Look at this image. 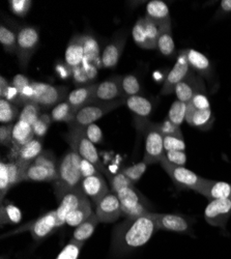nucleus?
<instances>
[{
  "label": "nucleus",
  "instance_id": "nucleus-1",
  "mask_svg": "<svg viewBox=\"0 0 231 259\" xmlns=\"http://www.w3.org/2000/svg\"><path fill=\"white\" fill-rule=\"evenodd\" d=\"M158 230V223L150 213L136 218H124V221L113 230L112 253L115 256L130 254L148 244Z\"/></svg>",
  "mask_w": 231,
  "mask_h": 259
},
{
  "label": "nucleus",
  "instance_id": "nucleus-2",
  "mask_svg": "<svg viewBox=\"0 0 231 259\" xmlns=\"http://www.w3.org/2000/svg\"><path fill=\"white\" fill-rule=\"evenodd\" d=\"M81 156L70 148L59 161V175L54 182V193L57 200L64 198L67 194L81 186L83 177L80 171Z\"/></svg>",
  "mask_w": 231,
  "mask_h": 259
},
{
  "label": "nucleus",
  "instance_id": "nucleus-3",
  "mask_svg": "<svg viewBox=\"0 0 231 259\" xmlns=\"http://www.w3.org/2000/svg\"><path fill=\"white\" fill-rule=\"evenodd\" d=\"M69 131L65 135L66 141L70 144V148L78 153L81 158L93 163L101 174H106V168L102 163L98 149L95 144L87 138L85 127H82L73 123L68 124Z\"/></svg>",
  "mask_w": 231,
  "mask_h": 259
},
{
  "label": "nucleus",
  "instance_id": "nucleus-4",
  "mask_svg": "<svg viewBox=\"0 0 231 259\" xmlns=\"http://www.w3.org/2000/svg\"><path fill=\"white\" fill-rule=\"evenodd\" d=\"M59 175V161L52 152L44 150L26 169L24 182H55Z\"/></svg>",
  "mask_w": 231,
  "mask_h": 259
},
{
  "label": "nucleus",
  "instance_id": "nucleus-5",
  "mask_svg": "<svg viewBox=\"0 0 231 259\" xmlns=\"http://www.w3.org/2000/svg\"><path fill=\"white\" fill-rule=\"evenodd\" d=\"M139 126L142 127L145 138L143 161L149 165L160 163L166 153L164 148V135L157 123L151 122L148 119L139 118Z\"/></svg>",
  "mask_w": 231,
  "mask_h": 259
},
{
  "label": "nucleus",
  "instance_id": "nucleus-6",
  "mask_svg": "<svg viewBox=\"0 0 231 259\" xmlns=\"http://www.w3.org/2000/svg\"><path fill=\"white\" fill-rule=\"evenodd\" d=\"M186 121L193 127L209 130L214 123V115L206 92L198 93L188 104Z\"/></svg>",
  "mask_w": 231,
  "mask_h": 259
},
{
  "label": "nucleus",
  "instance_id": "nucleus-7",
  "mask_svg": "<svg viewBox=\"0 0 231 259\" xmlns=\"http://www.w3.org/2000/svg\"><path fill=\"white\" fill-rule=\"evenodd\" d=\"M32 99L31 101L41 107L43 110H47L51 107L67 100L70 92L69 88L65 85H52L44 82H31Z\"/></svg>",
  "mask_w": 231,
  "mask_h": 259
},
{
  "label": "nucleus",
  "instance_id": "nucleus-8",
  "mask_svg": "<svg viewBox=\"0 0 231 259\" xmlns=\"http://www.w3.org/2000/svg\"><path fill=\"white\" fill-rule=\"evenodd\" d=\"M59 227L57 215H56V209L50 210L43 215H40L37 219L30 221L23 226H21L15 230H12L10 232H7L3 235V237H7L10 235H15L20 232L29 231L31 233V236L35 242H40L45 240L46 237L50 236L54 231H56Z\"/></svg>",
  "mask_w": 231,
  "mask_h": 259
},
{
  "label": "nucleus",
  "instance_id": "nucleus-9",
  "mask_svg": "<svg viewBox=\"0 0 231 259\" xmlns=\"http://www.w3.org/2000/svg\"><path fill=\"white\" fill-rule=\"evenodd\" d=\"M116 195L121 205L123 218H136L152 212L150 202L144 198L136 187L124 188L118 191Z\"/></svg>",
  "mask_w": 231,
  "mask_h": 259
},
{
  "label": "nucleus",
  "instance_id": "nucleus-10",
  "mask_svg": "<svg viewBox=\"0 0 231 259\" xmlns=\"http://www.w3.org/2000/svg\"><path fill=\"white\" fill-rule=\"evenodd\" d=\"M125 104V99H120L112 102L94 101L90 104L82 107L77 112L73 124L86 127L87 125L95 123V121L102 118L104 115L115 110L116 108Z\"/></svg>",
  "mask_w": 231,
  "mask_h": 259
},
{
  "label": "nucleus",
  "instance_id": "nucleus-11",
  "mask_svg": "<svg viewBox=\"0 0 231 259\" xmlns=\"http://www.w3.org/2000/svg\"><path fill=\"white\" fill-rule=\"evenodd\" d=\"M39 45V33L33 26H21L18 28L17 56L20 67L26 69Z\"/></svg>",
  "mask_w": 231,
  "mask_h": 259
},
{
  "label": "nucleus",
  "instance_id": "nucleus-12",
  "mask_svg": "<svg viewBox=\"0 0 231 259\" xmlns=\"http://www.w3.org/2000/svg\"><path fill=\"white\" fill-rule=\"evenodd\" d=\"M160 27L149 18L140 17L132 29V36L136 45L142 49H156Z\"/></svg>",
  "mask_w": 231,
  "mask_h": 259
},
{
  "label": "nucleus",
  "instance_id": "nucleus-13",
  "mask_svg": "<svg viewBox=\"0 0 231 259\" xmlns=\"http://www.w3.org/2000/svg\"><path fill=\"white\" fill-rule=\"evenodd\" d=\"M160 164L174 185L179 189H190L195 191L202 180L201 177L194 174L190 169L171 164L169 161H167L165 156Z\"/></svg>",
  "mask_w": 231,
  "mask_h": 259
},
{
  "label": "nucleus",
  "instance_id": "nucleus-14",
  "mask_svg": "<svg viewBox=\"0 0 231 259\" xmlns=\"http://www.w3.org/2000/svg\"><path fill=\"white\" fill-rule=\"evenodd\" d=\"M191 71L192 70L188 60V50L184 49L179 51L174 67L165 79L161 95L168 96L173 94L177 84L180 83L189 74H190Z\"/></svg>",
  "mask_w": 231,
  "mask_h": 259
},
{
  "label": "nucleus",
  "instance_id": "nucleus-15",
  "mask_svg": "<svg viewBox=\"0 0 231 259\" xmlns=\"http://www.w3.org/2000/svg\"><path fill=\"white\" fill-rule=\"evenodd\" d=\"M231 217V200L230 198L209 201L204 209L205 221L214 227L225 228Z\"/></svg>",
  "mask_w": 231,
  "mask_h": 259
},
{
  "label": "nucleus",
  "instance_id": "nucleus-16",
  "mask_svg": "<svg viewBox=\"0 0 231 259\" xmlns=\"http://www.w3.org/2000/svg\"><path fill=\"white\" fill-rule=\"evenodd\" d=\"M96 213L102 223L117 221L122 215V210L116 194L111 191L99 200L96 204Z\"/></svg>",
  "mask_w": 231,
  "mask_h": 259
},
{
  "label": "nucleus",
  "instance_id": "nucleus-17",
  "mask_svg": "<svg viewBox=\"0 0 231 259\" xmlns=\"http://www.w3.org/2000/svg\"><path fill=\"white\" fill-rule=\"evenodd\" d=\"M201 92H206L203 80L196 76L193 71L189 74L175 88L174 94L178 101L189 104L192 99Z\"/></svg>",
  "mask_w": 231,
  "mask_h": 259
},
{
  "label": "nucleus",
  "instance_id": "nucleus-18",
  "mask_svg": "<svg viewBox=\"0 0 231 259\" xmlns=\"http://www.w3.org/2000/svg\"><path fill=\"white\" fill-rule=\"evenodd\" d=\"M150 214L157 221L159 229L178 233L192 232L190 223L182 215L175 213H158L154 211L150 212Z\"/></svg>",
  "mask_w": 231,
  "mask_h": 259
},
{
  "label": "nucleus",
  "instance_id": "nucleus-19",
  "mask_svg": "<svg viewBox=\"0 0 231 259\" xmlns=\"http://www.w3.org/2000/svg\"><path fill=\"white\" fill-rule=\"evenodd\" d=\"M195 192L201 194L202 196L207 198L209 201L226 199L230 198L231 196V184L202 178Z\"/></svg>",
  "mask_w": 231,
  "mask_h": 259
},
{
  "label": "nucleus",
  "instance_id": "nucleus-20",
  "mask_svg": "<svg viewBox=\"0 0 231 259\" xmlns=\"http://www.w3.org/2000/svg\"><path fill=\"white\" fill-rule=\"evenodd\" d=\"M120 99H127L122 92L121 77L113 76L98 84L95 100L101 102H112Z\"/></svg>",
  "mask_w": 231,
  "mask_h": 259
},
{
  "label": "nucleus",
  "instance_id": "nucleus-21",
  "mask_svg": "<svg viewBox=\"0 0 231 259\" xmlns=\"http://www.w3.org/2000/svg\"><path fill=\"white\" fill-rule=\"evenodd\" d=\"M87 198L85 193L83 192L81 186L69 192L67 195L59 202V206L56 208V215L59 227L66 225L67 215L74 210L84 199Z\"/></svg>",
  "mask_w": 231,
  "mask_h": 259
},
{
  "label": "nucleus",
  "instance_id": "nucleus-22",
  "mask_svg": "<svg viewBox=\"0 0 231 259\" xmlns=\"http://www.w3.org/2000/svg\"><path fill=\"white\" fill-rule=\"evenodd\" d=\"M125 42H127V33L122 32L119 36L113 38L102 53V66L105 69H114L121 57Z\"/></svg>",
  "mask_w": 231,
  "mask_h": 259
},
{
  "label": "nucleus",
  "instance_id": "nucleus-23",
  "mask_svg": "<svg viewBox=\"0 0 231 259\" xmlns=\"http://www.w3.org/2000/svg\"><path fill=\"white\" fill-rule=\"evenodd\" d=\"M81 188L83 192L85 193V195L89 197L96 204L106 194L111 192L106 183V180H105V178L101 174L83 179L81 183Z\"/></svg>",
  "mask_w": 231,
  "mask_h": 259
},
{
  "label": "nucleus",
  "instance_id": "nucleus-24",
  "mask_svg": "<svg viewBox=\"0 0 231 259\" xmlns=\"http://www.w3.org/2000/svg\"><path fill=\"white\" fill-rule=\"evenodd\" d=\"M34 138L35 136L32 125L22 120H17L13 128V141L10 157L15 155L21 147H23Z\"/></svg>",
  "mask_w": 231,
  "mask_h": 259
},
{
  "label": "nucleus",
  "instance_id": "nucleus-25",
  "mask_svg": "<svg viewBox=\"0 0 231 259\" xmlns=\"http://www.w3.org/2000/svg\"><path fill=\"white\" fill-rule=\"evenodd\" d=\"M145 17L152 20L160 28L171 26V17L167 5L162 0H152L146 6Z\"/></svg>",
  "mask_w": 231,
  "mask_h": 259
},
{
  "label": "nucleus",
  "instance_id": "nucleus-26",
  "mask_svg": "<svg viewBox=\"0 0 231 259\" xmlns=\"http://www.w3.org/2000/svg\"><path fill=\"white\" fill-rule=\"evenodd\" d=\"M65 61L70 70H74L84 61V35H74L69 41L65 53Z\"/></svg>",
  "mask_w": 231,
  "mask_h": 259
},
{
  "label": "nucleus",
  "instance_id": "nucleus-27",
  "mask_svg": "<svg viewBox=\"0 0 231 259\" xmlns=\"http://www.w3.org/2000/svg\"><path fill=\"white\" fill-rule=\"evenodd\" d=\"M98 84L90 83L87 85L79 86V88L70 92L67 101L73 106L77 111H79L82 107L90 104L95 100V94Z\"/></svg>",
  "mask_w": 231,
  "mask_h": 259
},
{
  "label": "nucleus",
  "instance_id": "nucleus-28",
  "mask_svg": "<svg viewBox=\"0 0 231 259\" xmlns=\"http://www.w3.org/2000/svg\"><path fill=\"white\" fill-rule=\"evenodd\" d=\"M43 152V141L41 139L34 138L23 147H21L15 155L10 157V159L29 165Z\"/></svg>",
  "mask_w": 231,
  "mask_h": 259
},
{
  "label": "nucleus",
  "instance_id": "nucleus-29",
  "mask_svg": "<svg viewBox=\"0 0 231 259\" xmlns=\"http://www.w3.org/2000/svg\"><path fill=\"white\" fill-rule=\"evenodd\" d=\"M188 50V60L192 71L197 72L199 75L204 77H209L213 74L212 63L208 58L201 52L194 49Z\"/></svg>",
  "mask_w": 231,
  "mask_h": 259
},
{
  "label": "nucleus",
  "instance_id": "nucleus-30",
  "mask_svg": "<svg viewBox=\"0 0 231 259\" xmlns=\"http://www.w3.org/2000/svg\"><path fill=\"white\" fill-rule=\"evenodd\" d=\"M125 105L140 119H148L153 112V103L139 95L125 99Z\"/></svg>",
  "mask_w": 231,
  "mask_h": 259
},
{
  "label": "nucleus",
  "instance_id": "nucleus-31",
  "mask_svg": "<svg viewBox=\"0 0 231 259\" xmlns=\"http://www.w3.org/2000/svg\"><path fill=\"white\" fill-rule=\"evenodd\" d=\"M99 223H100V220L98 218V215L96 212H94L88 219H86L85 221L82 222L80 225H78L75 228L72 240L78 243L85 244V242L94 234Z\"/></svg>",
  "mask_w": 231,
  "mask_h": 259
},
{
  "label": "nucleus",
  "instance_id": "nucleus-32",
  "mask_svg": "<svg viewBox=\"0 0 231 259\" xmlns=\"http://www.w3.org/2000/svg\"><path fill=\"white\" fill-rule=\"evenodd\" d=\"M85 63L94 64L98 69L102 66V54L97 39L91 35H84V61Z\"/></svg>",
  "mask_w": 231,
  "mask_h": 259
},
{
  "label": "nucleus",
  "instance_id": "nucleus-33",
  "mask_svg": "<svg viewBox=\"0 0 231 259\" xmlns=\"http://www.w3.org/2000/svg\"><path fill=\"white\" fill-rule=\"evenodd\" d=\"M94 213L91 204L88 200V197L84 199L74 210H72L66 219V225L71 227H77L82 222L88 219L90 215Z\"/></svg>",
  "mask_w": 231,
  "mask_h": 259
},
{
  "label": "nucleus",
  "instance_id": "nucleus-34",
  "mask_svg": "<svg viewBox=\"0 0 231 259\" xmlns=\"http://www.w3.org/2000/svg\"><path fill=\"white\" fill-rule=\"evenodd\" d=\"M77 110L70 103L66 100L57 104L51 111L52 121L56 122H67L68 124L72 123L76 117Z\"/></svg>",
  "mask_w": 231,
  "mask_h": 259
},
{
  "label": "nucleus",
  "instance_id": "nucleus-35",
  "mask_svg": "<svg viewBox=\"0 0 231 259\" xmlns=\"http://www.w3.org/2000/svg\"><path fill=\"white\" fill-rule=\"evenodd\" d=\"M157 49L164 56H170L174 53L175 45L172 36V25L160 28Z\"/></svg>",
  "mask_w": 231,
  "mask_h": 259
},
{
  "label": "nucleus",
  "instance_id": "nucleus-36",
  "mask_svg": "<svg viewBox=\"0 0 231 259\" xmlns=\"http://www.w3.org/2000/svg\"><path fill=\"white\" fill-rule=\"evenodd\" d=\"M98 71L99 69L94 66V64L82 62L79 67L72 71V73L75 83L83 86L90 84V82L96 79V77L98 76Z\"/></svg>",
  "mask_w": 231,
  "mask_h": 259
},
{
  "label": "nucleus",
  "instance_id": "nucleus-37",
  "mask_svg": "<svg viewBox=\"0 0 231 259\" xmlns=\"http://www.w3.org/2000/svg\"><path fill=\"white\" fill-rule=\"evenodd\" d=\"M0 42H2L6 52L10 54H17L18 29H14L2 24V26H0Z\"/></svg>",
  "mask_w": 231,
  "mask_h": 259
},
{
  "label": "nucleus",
  "instance_id": "nucleus-38",
  "mask_svg": "<svg viewBox=\"0 0 231 259\" xmlns=\"http://www.w3.org/2000/svg\"><path fill=\"white\" fill-rule=\"evenodd\" d=\"M7 164H8L10 181H11V187L13 188L18 184L24 182L25 172L28 167V164H24L14 160L7 162Z\"/></svg>",
  "mask_w": 231,
  "mask_h": 259
},
{
  "label": "nucleus",
  "instance_id": "nucleus-39",
  "mask_svg": "<svg viewBox=\"0 0 231 259\" xmlns=\"http://www.w3.org/2000/svg\"><path fill=\"white\" fill-rule=\"evenodd\" d=\"M18 106L7 99L0 100V121L2 123H11L19 119Z\"/></svg>",
  "mask_w": 231,
  "mask_h": 259
},
{
  "label": "nucleus",
  "instance_id": "nucleus-40",
  "mask_svg": "<svg viewBox=\"0 0 231 259\" xmlns=\"http://www.w3.org/2000/svg\"><path fill=\"white\" fill-rule=\"evenodd\" d=\"M41 110L43 109H41V107L39 105H37L34 102H29L28 104H26L25 106L22 107V110L20 111L18 120H22V121H25V122L33 125L34 122L40 116V114L43 113L41 112Z\"/></svg>",
  "mask_w": 231,
  "mask_h": 259
},
{
  "label": "nucleus",
  "instance_id": "nucleus-41",
  "mask_svg": "<svg viewBox=\"0 0 231 259\" xmlns=\"http://www.w3.org/2000/svg\"><path fill=\"white\" fill-rule=\"evenodd\" d=\"M187 107H188V104L176 100L171 105L166 119H168L170 122H172L173 124H175L177 126H180L181 123L183 122V120H186Z\"/></svg>",
  "mask_w": 231,
  "mask_h": 259
},
{
  "label": "nucleus",
  "instance_id": "nucleus-42",
  "mask_svg": "<svg viewBox=\"0 0 231 259\" xmlns=\"http://www.w3.org/2000/svg\"><path fill=\"white\" fill-rule=\"evenodd\" d=\"M0 218H2V226L5 224H16L22 219V213L17 206L13 204H5L3 202Z\"/></svg>",
  "mask_w": 231,
  "mask_h": 259
},
{
  "label": "nucleus",
  "instance_id": "nucleus-43",
  "mask_svg": "<svg viewBox=\"0 0 231 259\" xmlns=\"http://www.w3.org/2000/svg\"><path fill=\"white\" fill-rule=\"evenodd\" d=\"M121 88L125 98L138 96L140 93V83L134 75H127L121 77Z\"/></svg>",
  "mask_w": 231,
  "mask_h": 259
},
{
  "label": "nucleus",
  "instance_id": "nucleus-44",
  "mask_svg": "<svg viewBox=\"0 0 231 259\" xmlns=\"http://www.w3.org/2000/svg\"><path fill=\"white\" fill-rule=\"evenodd\" d=\"M51 122H52V118H51L50 114H48L46 112L41 113L40 116L38 117V119L32 125L35 138H38V139L44 138L49 131Z\"/></svg>",
  "mask_w": 231,
  "mask_h": 259
},
{
  "label": "nucleus",
  "instance_id": "nucleus-45",
  "mask_svg": "<svg viewBox=\"0 0 231 259\" xmlns=\"http://www.w3.org/2000/svg\"><path fill=\"white\" fill-rule=\"evenodd\" d=\"M149 164H146L144 161L137 163L133 166L127 167L121 170L122 174L127 177L129 180H131L135 185L136 183L142 178V176L145 174L146 169H148Z\"/></svg>",
  "mask_w": 231,
  "mask_h": 259
},
{
  "label": "nucleus",
  "instance_id": "nucleus-46",
  "mask_svg": "<svg viewBox=\"0 0 231 259\" xmlns=\"http://www.w3.org/2000/svg\"><path fill=\"white\" fill-rule=\"evenodd\" d=\"M83 246V243H78L71 240L70 243L60 251L56 259H78Z\"/></svg>",
  "mask_w": 231,
  "mask_h": 259
},
{
  "label": "nucleus",
  "instance_id": "nucleus-47",
  "mask_svg": "<svg viewBox=\"0 0 231 259\" xmlns=\"http://www.w3.org/2000/svg\"><path fill=\"white\" fill-rule=\"evenodd\" d=\"M12 189L11 181L8 170V164L5 161L0 163V197H2V203L9 191Z\"/></svg>",
  "mask_w": 231,
  "mask_h": 259
},
{
  "label": "nucleus",
  "instance_id": "nucleus-48",
  "mask_svg": "<svg viewBox=\"0 0 231 259\" xmlns=\"http://www.w3.org/2000/svg\"><path fill=\"white\" fill-rule=\"evenodd\" d=\"M164 148L165 152L170 150H186V143L182 135H167L164 136Z\"/></svg>",
  "mask_w": 231,
  "mask_h": 259
},
{
  "label": "nucleus",
  "instance_id": "nucleus-49",
  "mask_svg": "<svg viewBox=\"0 0 231 259\" xmlns=\"http://www.w3.org/2000/svg\"><path fill=\"white\" fill-rule=\"evenodd\" d=\"M110 186H111V191L116 194L118 191H120L124 188L135 187V184L131 180H129L127 177H125L120 171V172H118V174H116L114 177L111 178Z\"/></svg>",
  "mask_w": 231,
  "mask_h": 259
},
{
  "label": "nucleus",
  "instance_id": "nucleus-50",
  "mask_svg": "<svg viewBox=\"0 0 231 259\" xmlns=\"http://www.w3.org/2000/svg\"><path fill=\"white\" fill-rule=\"evenodd\" d=\"M9 4L13 14L18 17H25L32 6L31 0H11Z\"/></svg>",
  "mask_w": 231,
  "mask_h": 259
},
{
  "label": "nucleus",
  "instance_id": "nucleus-51",
  "mask_svg": "<svg viewBox=\"0 0 231 259\" xmlns=\"http://www.w3.org/2000/svg\"><path fill=\"white\" fill-rule=\"evenodd\" d=\"M31 82L32 81L23 74H18L13 78V81L11 84H12V88L15 89V91L17 93V99H16L15 103L17 102L19 96L22 94L27 88H29V86L31 85Z\"/></svg>",
  "mask_w": 231,
  "mask_h": 259
},
{
  "label": "nucleus",
  "instance_id": "nucleus-52",
  "mask_svg": "<svg viewBox=\"0 0 231 259\" xmlns=\"http://www.w3.org/2000/svg\"><path fill=\"white\" fill-rule=\"evenodd\" d=\"M165 158L173 165L184 166L187 163V155L182 150H170L165 153Z\"/></svg>",
  "mask_w": 231,
  "mask_h": 259
},
{
  "label": "nucleus",
  "instance_id": "nucleus-53",
  "mask_svg": "<svg viewBox=\"0 0 231 259\" xmlns=\"http://www.w3.org/2000/svg\"><path fill=\"white\" fill-rule=\"evenodd\" d=\"M158 127L164 136L167 135H182V132L180 130V126H177L170 122L168 119H165L162 122L157 123Z\"/></svg>",
  "mask_w": 231,
  "mask_h": 259
},
{
  "label": "nucleus",
  "instance_id": "nucleus-54",
  "mask_svg": "<svg viewBox=\"0 0 231 259\" xmlns=\"http://www.w3.org/2000/svg\"><path fill=\"white\" fill-rule=\"evenodd\" d=\"M85 133L87 138L94 144H100L103 141V133L100 126L96 123H91L85 127Z\"/></svg>",
  "mask_w": 231,
  "mask_h": 259
},
{
  "label": "nucleus",
  "instance_id": "nucleus-55",
  "mask_svg": "<svg viewBox=\"0 0 231 259\" xmlns=\"http://www.w3.org/2000/svg\"><path fill=\"white\" fill-rule=\"evenodd\" d=\"M13 128L14 124L10 123L0 126V143L3 146H12L13 141Z\"/></svg>",
  "mask_w": 231,
  "mask_h": 259
},
{
  "label": "nucleus",
  "instance_id": "nucleus-56",
  "mask_svg": "<svg viewBox=\"0 0 231 259\" xmlns=\"http://www.w3.org/2000/svg\"><path fill=\"white\" fill-rule=\"evenodd\" d=\"M80 171H81V175H82L83 179L101 174V172L98 170V168L93 163H90L89 161L83 159V158L80 163Z\"/></svg>",
  "mask_w": 231,
  "mask_h": 259
},
{
  "label": "nucleus",
  "instance_id": "nucleus-57",
  "mask_svg": "<svg viewBox=\"0 0 231 259\" xmlns=\"http://www.w3.org/2000/svg\"><path fill=\"white\" fill-rule=\"evenodd\" d=\"M230 13H231V0H223V2H221L220 4V8L217 12L216 18L223 17Z\"/></svg>",
  "mask_w": 231,
  "mask_h": 259
},
{
  "label": "nucleus",
  "instance_id": "nucleus-58",
  "mask_svg": "<svg viewBox=\"0 0 231 259\" xmlns=\"http://www.w3.org/2000/svg\"><path fill=\"white\" fill-rule=\"evenodd\" d=\"M10 89H11V83L4 76L0 77V97H2V99L6 98Z\"/></svg>",
  "mask_w": 231,
  "mask_h": 259
},
{
  "label": "nucleus",
  "instance_id": "nucleus-59",
  "mask_svg": "<svg viewBox=\"0 0 231 259\" xmlns=\"http://www.w3.org/2000/svg\"><path fill=\"white\" fill-rule=\"evenodd\" d=\"M2 259H5V258H4V257H2Z\"/></svg>",
  "mask_w": 231,
  "mask_h": 259
},
{
  "label": "nucleus",
  "instance_id": "nucleus-60",
  "mask_svg": "<svg viewBox=\"0 0 231 259\" xmlns=\"http://www.w3.org/2000/svg\"><path fill=\"white\" fill-rule=\"evenodd\" d=\"M230 200H231V196H230Z\"/></svg>",
  "mask_w": 231,
  "mask_h": 259
}]
</instances>
